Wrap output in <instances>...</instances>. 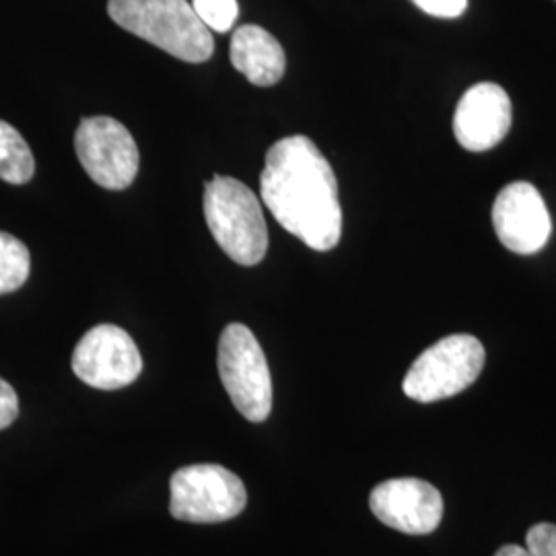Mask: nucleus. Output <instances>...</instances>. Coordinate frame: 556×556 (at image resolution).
Returning a JSON list of instances; mask_svg holds the SVG:
<instances>
[{
  "label": "nucleus",
  "mask_w": 556,
  "mask_h": 556,
  "mask_svg": "<svg viewBox=\"0 0 556 556\" xmlns=\"http://www.w3.org/2000/svg\"><path fill=\"white\" fill-rule=\"evenodd\" d=\"M262 202L291 236L316 252H330L342 238V206L332 165L303 135L275 142L260 176Z\"/></svg>",
  "instance_id": "obj_1"
},
{
  "label": "nucleus",
  "mask_w": 556,
  "mask_h": 556,
  "mask_svg": "<svg viewBox=\"0 0 556 556\" xmlns=\"http://www.w3.org/2000/svg\"><path fill=\"white\" fill-rule=\"evenodd\" d=\"M108 13L122 29L174 59L200 64L213 56V31L188 0H110Z\"/></svg>",
  "instance_id": "obj_2"
},
{
  "label": "nucleus",
  "mask_w": 556,
  "mask_h": 556,
  "mask_svg": "<svg viewBox=\"0 0 556 556\" xmlns=\"http://www.w3.org/2000/svg\"><path fill=\"white\" fill-rule=\"evenodd\" d=\"M204 219L220 250L241 266H256L268 252L260 200L243 181L215 176L204 186Z\"/></svg>",
  "instance_id": "obj_3"
},
{
  "label": "nucleus",
  "mask_w": 556,
  "mask_h": 556,
  "mask_svg": "<svg viewBox=\"0 0 556 556\" xmlns=\"http://www.w3.org/2000/svg\"><path fill=\"white\" fill-rule=\"evenodd\" d=\"M486 353L478 338L452 334L441 338L413 363L404 378V394L422 404L457 396L470 388L484 369Z\"/></svg>",
  "instance_id": "obj_4"
},
{
  "label": "nucleus",
  "mask_w": 556,
  "mask_h": 556,
  "mask_svg": "<svg viewBox=\"0 0 556 556\" xmlns=\"http://www.w3.org/2000/svg\"><path fill=\"white\" fill-rule=\"evenodd\" d=\"M219 378L241 417L266 420L273 410V378L252 330L229 324L219 340Z\"/></svg>",
  "instance_id": "obj_5"
},
{
  "label": "nucleus",
  "mask_w": 556,
  "mask_h": 556,
  "mask_svg": "<svg viewBox=\"0 0 556 556\" xmlns=\"http://www.w3.org/2000/svg\"><path fill=\"white\" fill-rule=\"evenodd\" d=\"M169 511L179 521L219 523L238 517L245 503V486L238 475L219 464L179 468L169 480Z\"/></svg>",
  "instance_id": "obj_6"
},
{
  "label": "nucleus",
  "mask_w": 556,
  "mask_h": 556,
  "mask_svg": "<svg viewBox=\"0 0 556 556\" xmlns=\"http://www.w3.org/2000/svg\"><path fill=\"white\" fill-rule=\"evenodd\" d=\"M75 151L83 169L101 188L126 190L139 172V147L118 119L93 116L80 119Z\"/></svg>",
  "instance_id": "obj_7"
},
{
  "label": "nucleus",
  "mask_w": 556,
  "mask_h": 556,
  "mask_svg": "<svg viewBox=\"0 0 556 556\" xmlns=\"http://www.w3.org/2000/svg\"><path fill=\"white\" fill-rule=\"evenodd\" d=\"M71 365L80 381L110 392L137 381L142 357L126 330L114 324H100L80 338Z\"/></svg>",
  "instance_id": "obj_8"
},
{
  "label": "nucleus",
  "mask_w": 556,
  "mask_h": 556,
  "mask_svg": "<svg viewBox=\"0 0 556 556\" xmlns=\"http://www.w3.org/2000/svg\"><path fill=\"white\" fill-rule=\"evenodd\" d=\"M369 507L388 528L408 536L433 534L443 519V497L420 478H392L371 491Z\"/></svg>",
  "instance_id": "obj_9"
},
{
  "label": "nucleus",
  "mask_w": 556,
  "mask_h": 556,
  "mask_svg": "<svg viewBox=\"0 0 556 556\" xmlns=\"http://www.w3.org/2000/svg\"><path fill=\"white\" fill-rule=\"evenodd\" d=\"M493 227L498 241L519 256L540 252L553 233L546 202L530 181H514L498 192L493 206Z\"/></svg>",
  "instance_id": "obj_10"
},
{
  "label": "nucleus",
  "mask_w": 556,
  "mask_h": 556,
  "mask_svg": "<svg viewBox=\"0 0 556 556\" xmlns=\"http://www.w3.org/2000/svg\"><path fill=\"white\" fill-rule=\"evenodd\" d=\"M511 130V100L497 83H478L459 100L454 114L456 140L472 153L497 147Z\"/></svg>",
  "instance_id": "obj_11"
},
{
  "label": "nucleus",
  "mask_w": 556,
  "mask_h": 556,
  "mask_svg": "<svg viewBox=\"0 0 556 556\" xmlns=\"http://www.w3.org/2000/svg\"><path fill=\"white\" fill-rule=\"evenodd\" d=\"M231 64L256 87H273L282 79L287 59L273 34L260 25H241L231 40Z\"/></svg>",
  "instance_id": "obj_12"
},
{
  "label": "nucleus",
  "mask_w": 556,
  "mask_h": 556,
  "mask_svg": "<svg viewBox=\"0 0 556 556\" xmlns=\"http://www.w3.org/2000/svg\"><path fill=\"white\" fill-rule=\"evenodd\" d=\"M36 161L20 130L0 119V179L23 186L34 178Z\"/></svg>",
  "instance_id": "obj_13"
},
{
  "label": "nucleus",
  "mask_w": 556,
  "mask_h": 556,
  "mask_svg": "<svg viewBox=\"0 0 556 556\" xmlns=\"http://www.w3.org/2000/svg\"><path fill=\"white\" fill-rule=\"evenodd\" d=\"M31 258L21 239L0 231V295L13 293L29 278Z\"/></svg>",
  "instance_id": "obj_14"
},
{
  "label": "nucleus",
  "mask_w": 556,
  "mask_h": 556,
  "mask_svg": "<svg viewBox=\"0 0 556 556\" xmlns=\"http://www.w3.org/2000/svg\"><path fill=\"white\" fill-rule=\"evenodd\" d=\"M199 20L211 29L225 34L239 17L238 0H192Z\"/></svg>",
  "instance_id": "obj_15"
},
{
  "label": "nucleus",
  "mask_w": 556,
  "mask_h": 556,
  "mask_svg": "<svg viewBox=\"0 0 556 556\" xmlns=\"http://www.w3.org/2000/svg\"><path fill=\"white\" fill-rule=\"evenodd\" d=\"M528 556H556L555 523H536L526 534Z\"/></svg>",
  "instance_id": "obj_16"
},
{
  "label": "nucleus",
  "mask_w": 556,
  "mask_h": 556,
  "mask_svg": "<svg viewBox=\"0 0 556 556\" xmlns=\"http://www.w3.org/2000/svg\"><path fill=\"white\" fill-rule=\"evenodd\" d=\"M418 9L431 17L441 20H456L464 15L468 0H413Z\"/></svg>",
  "instance_id": "obj_17"
},
{
  "label": "nucleus",
  "mask_w": 556,
  "mask_h": 556,
  "mask_svg": "<svg viewBox=\"0 0 556 556\" xmlns=\"http://www.w3.org/2000/svg\"><path fill=\"white\" fill-rule=\"evenodd\" d=\"M17 417H20V397L15 394L13 386L0 378V431L11 427Z\"/></svg>",
  "instance_id": "obj_18"
},
{
  "label": "nucleus",
  "mask_w": 556,
  "mask_h": 556,
  "mask_svg": "<svg viewBox=\"0 0 556 556\" xmlns=\"http://www.w3.org/2000/svg\"><path fill=\"white\" fill-rule=\"evenodd\" d=\"M495 556H528L526 546H519V544H505L501 546Z\"/></svg>",
  "instance_id": "obj_19"
}]
</instances>
